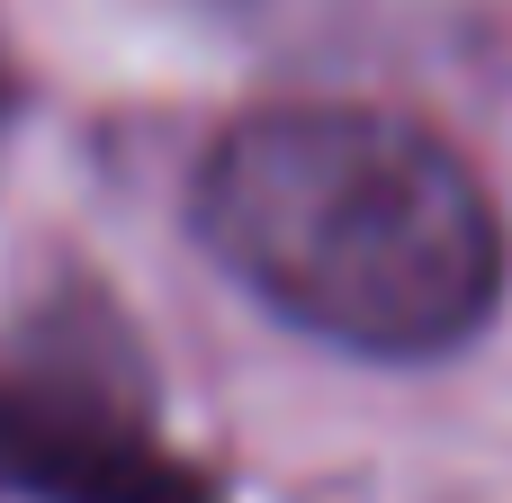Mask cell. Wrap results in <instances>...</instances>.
<instances>
[{"label":"cell","mask_w":512,"mask_h":503,"mask_svg":"<svg viewBox=\"0 0 512 503\" xmlns=\"http://www.w3.org/2000/svg\"><path fill=\"white\" fill-rule=\"evenodd\" d=\"M0 503H225L99 324L0 342Z\"/></svg>","instance_id":"2"},{"label":"cell","mask_w":512,"mask_h":503,"mask_svg":"<svg viewBox=\"0 0 512 503\" xmlns=\"http://www.w3.org/2000/svg\"><path fill=\"white\" fill-rule=\"evenodd\" d=\"M18 108V72H9V54H0V117Z\"/></svg>","instance_id":"3"},{"label":"cell","mask_w":512,"mask_h":503,"mask_svg":"<svg viewBox=\"0 0 512 503\" xmlns=\"http://www.w3.org/2000/svg\"><path fill=\"white\" fill-rule=\"evenodd\" d=\"M189 225L288 333L387 369L468 351L512 288L486 171L387 99L243 108L189 180Z\"/></svg>","instance_id":"1"}]
</instances>
